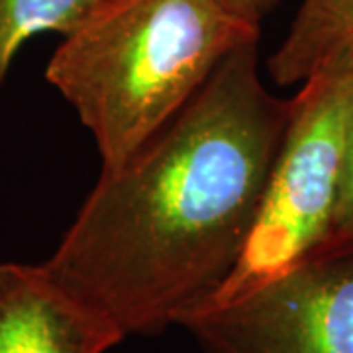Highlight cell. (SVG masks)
Wrapping results in <instances>:
<instances>
[{
  "instance_id": "9c48e42d",
  "label": "cell",
  "mask_w": 353,
  "mask_h": 353,
  "mask_svg": "<svg viewBox=\"0 0 353 353\" xmlns=\"http://www.w3.org/2000/svg\"><path fill=\"white\" fill-rule=\"evenodd\" d=\"M226 6L234 14H238L245 22L261 26L265 18L273 12L281 0H224Z\"/></svg>"
},
{
  "instance_id": "3957f363",
  "label": "cell",
  "mask_w": 353,
  "mask_h": 353,
  "mask_svg": "<svg viewBox=\"0 0 353 353\" xmlns=\"http://www.w3.org/2000/svg\"><path fill=\"white\" fill-rule=\"evenodd\" d=\"M352 106L350 51L320 67L292 97L289 124L243 252L208 303L257 287L328 241Z\"/></svg>"
},
{
  "instance_id": "6da1fadb",
  "label": "cell",
  "mask_w": 353,
  "mask_h": 353,
  "mask_svg": "<svg viewBox=\"0 0 353 353\" xmlns=\"http://www.w3.org/2000/svg\"><path fill=\"white\" fill-rule=\"evenodd\" d=\"M257 43L102 171L43 263L126 336H157L212 301L243 252L292 110L263 85Z\"/></svg>"
},
{
  "instance_id": "ba28073f",
  "label": "cell",
  "mask_w": 353,
  "mask_h": 353,
  "mask_svg": "<svg viewBox=\"0 0 353 353\" xmlns=\"http://www.w3.org/2000/svg\"><path fill=\"white\" fill-rule=\"evenodd\" d=\"M328 240H353V106L345 130L340 189Z\"/></svg>"
},
{
  "instance_id": "8992f818",
  "label": "cell",
  "mask_w": 353,
  "mask_h": 353,
  "mask_svg": "<svg viewBox=\"0 0 353 353\" xmlns=\"http://www.w3.org/2000/svg\"><path fill=\"white\" fill-rule=\"evenodd\" d=\"M353 51V0H303L287 36L267 59L279 87L303 85L320 67Z\"/></svg>"
},
{
  "instance_id": "5b68a950",
  "label": "cell",
  "mask_w": 353,
  "mask_h": 353,
  "mask_svg": "<svg viewBox=\"0 0 353 353\" xmlns=\"http://www.w3.org/2000/svg\"><path fill=\"white\" fill-rule=\"evenodd\" d=\"M124 338L43 263H0V353H106Z\"/></svg>"
},
{
  "instance_id": "52a82bcc",
  "label": "cell",
  "mask_w": 353,
  "mask_h": 353,
  "mask_svg": "<svg viewBox=\"0 0 353 353\" xmlns=\"http://www.w3.org/2000/svg\"><path fill=\"white\" fill-rule=\"evenodd\" d=\"M101 0H0V85L26 41L46 32L69 36Z\"/></svg>"
},
{
  "instance_id": "277c9868",
  "label": "cell",
  "mask_w": 353,
  "mask_h": 353,
  "mask_svg": "<svg viewBox=\"0 0 353 353\" xmlns=\"http://www.w3.org/2000/svg\"><path fill=\"white\" fill-rule=\"evenodd\" d=\"M202 353H353V240H328L234 299L185 314Z\"/></svg>"
},
{
  "instance_id": "7a4b0ae2",
  "label": "cell",
  "mask_w": 353,
  "mask_h": 353,
  "mask_svg": "<svg viewBox=\"0 0 353 353\" xmlns=\"http://www.w3.org/2000/svg\"><path fill=\"white\" fill-rule=\"evenodd\" d=\"M259 38L261 26L224 0H101L46 75L110 171L169 124L232 51Z\"/></svg>"
}]
</instances>
